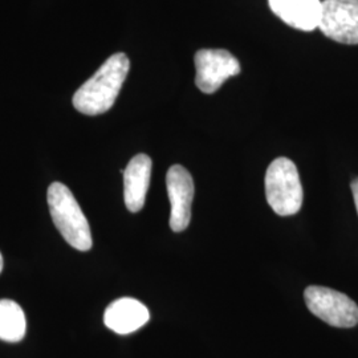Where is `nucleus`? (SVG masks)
<instances>
[{
    "label": "nucleus",
    "instance_id": "4",
    "mask_svg": "<svg viewBox=\"0 0 358 358\" xmlns=\"http://www.w3.org/2000/svg\"><path fill=\"white\" fill-rule=\"evenodd\" d=\"M304 300L316 317L332 327L353 328L358 324L357 304L338 291L312 285L306 289Z\"/></svg>",
    "mask_w": 358,
    "mask_h": 358
},
{
    "label": "nucleus",
    "instance_id": "10",
    "mask_svg": "<svg viewBox=\"0 0 358 358\" xmlns=\"http://www.w3.org/2000/svg\"><path fill=\"white\" fill-rule=\"evenodd\" d=\"M150 319L149 309L141 301L122 297L106 308L103 315L105 325L118 334H129L142 328Z\"/></svg>",
    "mask_w": 358,
    "mask_h": 358
},
{
    "label": "nucleus",
    "instance_id": "2",
    "mask_svg": "<svg viewBox=\"0 0 358 358\" xmlns=\"http://www.w3.org/2000/svg\"><path fill=\"white\" fill-rule=\"evenodd\" d=\"M47 199L55 226L68 244L78 251H90L93 244L90 223L73 192L63 183L53 182L48 187Z\"/></svg>",
    "mask_w": 358,
    "mask_h": 358
},
{
    "label": "nucleus",
    "instance_id": "8",
    "mask_svg": "<svg viewBox=\"0 0 358 358\" xmlns=\"http://www.w3.org/2000/svg\"><path fill=\"white\" fill-rule=\"evenodd\" d=\"M268 4L272 13L294 29L310 32L320 26V0H268Z\"/></svg>",
    "mask_w": 358,
    "mask_h": 358
},
{
    "label": "nucleus",
    "instance_id": "11",
    "mask_svg": "<svg viewBox=\"0 0 358 358\" xmlns=\"http://www.w3.org/2000/svg\"><path fill=\"white\" fill-rule=\"evenodd\" d=\"M26 328V316L20 306L13 300H0V340L22 341Z\"/></svg>",
    "mask_w": 358,
    "mask_h": 358
},
{
    "label": "nucleus",
    "instance_id": "9",
    "mask_svg": "<svg viewBox=\"0 0 358 358\" xmlns=\"http://www.w3.org/2000/svg\"><path fill=\"white\" fill-rule=\"evenodd\" d=\"M152 159L146 154L131 158L124 174V199L130 213L141 211L152 177Z\"/></svg>",
    "mask_w": 358,
    "mask_h": 358
},
{
    "label": "nucleus",
    "instance_id": "12",
    "mask_svg": "<svg viewBox=\"0 0 358 358\" xmlns=\"http://www.w3.org/2000/svg\"><path fill=\"white\" fill-rule=\"evenodd\" d=\"M352 192H353V198H355V203H356V208H357L358 214V178L355 179L350 185Z\"/></svg>",
    "mask_w": 358,
    "mask_h": 358
},
{
    "label": "nucleus",
    "instance_id": "6",
    "mask_svg": "<svg viewBox=\"0 0 358 358\" xmlns=\"http://www.w3.org/2000/svg\"><path fill=\"white\" fill-rule=\"evenodd\" d=\"M321 32L340 44H358V0H324Z\"/></svg>",
    "mask_w": 358,
    "mask_h": 358
},
{
    "label": "nucleus",
    "instance_id": "5",
    "mask_svg": "<svg viewBox=\"0 0 358 358\" xmlns=\"http://www.w3.org/2000/svg\"><path fill=\"white\" fill-rule=\"evenodd\" d=\"M194 62L195 84L206 94L215 93L227 78L241 73L239 60L226 50H199Z\"/></svg>",
    "mask_w": 358,
    "mask_h": 358
},
{
    "label": "nucleus",
    "instance_id": "1",
    "mask_svg": "<svg viewBox=\"0 0 358 358\" xmlns=\"http://www.w3.org/2000/svg\"><path fill=\"white\" fill-rule=\"evenodd\" d=\"M130 69L129 57L120 52L112 55L99 71L73 94L72 103L80 113L103 115L113 105Z\"/></svg>",
    "mask_w": 358,
    "mask_h": 358
},
{
    "label": "nucleus",
    "instance_id": "3",
    "mask_svg": "<svg viewBox=\"0 0 358 358\" xmlns=\"http://www.w3.org/2000/svg\"><path fill=\"white\" fill-rule=\"evenodd\" d=\"M266 196L280 217L294 215L303 206V186L294 162L285 157L272 161L266 173Z\"/></svg>",
    "mask_w": 358,
    "mask_h": 358
},
{
    "label": "nucleus",
    "instance_id": "13",
    "mask_svg": "<svg viewBox=\"0 0 358 358\" xmlns=\"http://www.w3.org/2000/svg\"><path fill=\"white\" fill-rule=\"evenodd\" d=\"M1 269H3V257H1V254H0V272H1Z\"/></svg>",
    "mask_w": 358,
    "mask_h": 358
},
{
    "label": "nucleus",
    "instance_id": "7",
    "mask_svg": "<svg viewBox=\"0 0 358 358\" xmlns=\"http://www.w3.org/2000/svg\"><path fill=\"white\" fill-rule=\"evenodd\" d=\"M166 187L171 213L170 229L182 232L190 224L194 199V180L192 174L180 165L170 167L166 174Z\"/></svg>",
    "mask_w": 358,
    "mask_h": 358
}]
</instances>
